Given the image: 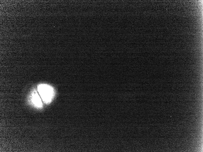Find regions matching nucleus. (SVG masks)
Returning a JSON list of instances; mask_svg holds the SVG:
<instances>
[{"label":"nucleus","mask_w":203,"mask_h":152,"mask_svg":"<svg viewBox=\"0 0 203 152\" xmlns=\"http://www.w3.org/2000/svg\"><path fill=\"white\" fill-rule=\"evenodd\" d=\"M38 92L42 100L46 104H49L52 101L54 95L53 88L45 84H41L37 87Z\"/></svg>","instance_id":"1"},{"label":"nucleus","mask_w":203,"mask_h":152,"mask_svg":"<svg viewBox=\"0 0 203 152\" xmlns=\"http://www.w3.org/2000/svg\"><path fill=\"white\" fill-rule=\"evenodd\" d=\"M31 101L34 105L38 108L42 107V99L36 91H34L31 94Z\"/></svg>","instance_id":"2"}]
</instances>
